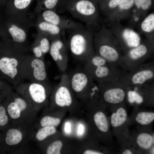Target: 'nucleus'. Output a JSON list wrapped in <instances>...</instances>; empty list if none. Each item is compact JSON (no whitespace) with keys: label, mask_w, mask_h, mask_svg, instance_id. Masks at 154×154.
<instances>
[{"label":"nucleus","mask_w":154,"mask_h":154,"mask_svg":"<svg viewBox=\"0 0 154 154\" xmlns=\"http://www.w3.org/2000/svg\"><path fill=\"white\" fill-rule=\"evenodd\" d=\"M86 114L88 137L112 151L116 150L106 107L99 99L82 107Z\"/></svg>","instance_id":"f257e3e1"},{"label":"nucleus","mask_w":154,"mask_h":154,"mask_svg":"<svg viewBox=\"0 0 154 154\" xmlns=\"http://www.w3.org/2000/svg\"><path fill=\"white\" fill-rule=\"evenodd\" d=\"M34 22L27 13L7 16L0 21V38L10 41L15 46L27 52L29 50L28 33Z\"/></svg>","instance_id":"f03ea898"},{"label":"nucleus","mask_w":154,"mask_h":154,"mask_svg":"<svg viewBox=\"0 0 154 154\" xmlns=\"http://www.w3.org/2000/svg\"><path fill=\"white\" fill-rule=\"evenodd\" d=\"M44 108L50 111L65 110L68 111L72 117L82 114V105L72 89L68 74L65 72L61 76L59 83L54 87L48 104Z\"/></svg>","instance_id":"7ed1b4c3"},{"label":"nucleus","mask_w":154,"mask_h":154,"mask_svg":"<svg viewBox=\"0 0 154 154\" xmlns=\"http://www.w3.org/2000/svg\"><path fill=\"white\" fill-rule=\"evenodd\" d=\"M34 130L33 124L11 123L1 132L0 144L7 152L23 153L32 145L30 137Z\"/></svg>","instance_id":"20e7f679"},{"label":"nucleus","mask_w":154,"mask_h":154,"mask_svg":"<svg viewBox=\"0 0 154 154\" xmlns=\"http://www.w3.org/2000/svg\"><path fill=\"white\" fill-rule=\"evenodd\" d=\"M3 41L0 45V70L14 87L22 82L20 68L26 52L9 40Z\"/></svg>","instance_id":"39448f33"},{"label":"nucleus","mask_w":154,"mask_h":154,"mask_svg":"<svg viewBox=\"0 0 154 154\" xmlns=\"http://www.w3.org/2000/svg\"><path fill=\"white\" fill-rule=\"evenodd\" d=\"M68 74L72 89L82 107L99 99L97 83L83 68Z\"/></svg>","instance_id":"423d86ee"},{"label":"nucleus","mask_w":154,"mask_h":154,"mask_svg":"<svg viewBox=\"0 0 154 154\" xmlns=\"http://www.w3.org/2000/svg\"><path fill=\"white\" fill-rule=\"evenodd\" d=\"M95 51L108 62L122 69L123 54L116 40L109 29L102 26L95 32Z\"/></svg>","instance_id":"0eeeda50"},{"label":"nucleus","mask_w":154,"mask_h":154,"mask_svg":"<svg viewBox=\"0 0 154 154\" xmlns=\"http://www.w3.org/2000/svg\"><path fill=\"white\" fill-rule=\"evenodd\" d=\"M61 8L87 27L98 26L101 21L99 0H62Z\"/></svg>","instance_id":"6e6552de"},{"label":"nucleus","mask_w":154,"mask_h":154,"mask_svg":"<svg viewBox=\"0 0 154 154\" xmlns=\"http://www.w3.org/2000/svg\"><path fill=\"white\" fill-rule=\"evenodd\" d=\"M67 47L73 58L84 62L95 52L94 46V32L84 26L71 31Z\"/></svg>","instance_id":"1a4fd4ad"},{"label":"nucleus","mask_w":154,"mask_h":154,"mask_svg":"<svg viewBox=\"0 0 154 154\" xmlns=\"http://www.w3.org/2000/svg\"><path fill=\"white\" fill-rule=\"evenodd\" d=\"M54 87L50 84L29 82H21L13 88L15 91L26 100L31 108L38 113L48 105Z\"/></svg>","instance_id":"9d476101"},{"label":"nucleus","mask_w":154,"mask_h":154,"mask_svg":"<svg viewBox=\"0 0 154 154\" xmlns=\"http://www.w3.org/2000/svg\"><path fill=\"white\" fill-rule=\"evenodd\" d=\"M2 104L12 123L33 124L37 119V113L22 96L13 90Z\"/></svg>","instance_id":"9b49d317"},{"label":"nucleus","mask_w":154,"mask_h":154,"mask_svg":"<svg viewBox=\"0 0 154 154\" xmlns=\"http://www.w3.org/2000/svg\"><path fill=\"white\" fill-rule=\"evenodd\" d=\"M125 104L118 106L112 109V113L109 117L112 134L117 139L121 148L133 146Z\"/></svg>","instance_id":"f8f14e48"},{"label":"nucleus","mask_w":154,"mask_h":154,"mask_svg":"<svg viewBox=\"0 0 154 154\" xmlns=\"http://www.w3.org/2000/svg\"><path fill=\"white\" fill-rule=\"evenodd\" d=\"M99 100L107 109L111 110L127 103V86L119 82L97 83Z\"/></svg>","instance_id":"ddd939ff"},{"label":"nucleus","mask_w":154,"mask_h":154,"mask_svg":"<svg viewBox=\"0 0 154 154\" xmlns=\"http://www.w3.org/2000/svg\"><path fill=\"white\" fill-rule=\"evenodd\" d=\"M108 28L119 46L123 55L138 45L143 40L138 32L132 28L122 25L120 21L106 19Z\"/></svg>","instance_id":"4468645a"},{"label":"nucleus","mask_w":154,"mask_h":154,"mask_svg":"<svg viewBox=\"0 0 154 154\" xmlns=\"http://www.w3.org/2000/svg\"><path fill=\"white\" fill-rule=\"evenodd\" d=\"M20 76L23 80L50 84L44 60L27 54L20 65Z\"/></svg>","instance_id":"2eb2a0df"},{"label":"nucleus","mask_w":154,"mask_h":154,"mask_svg":"<svg viewBox=\"0 0 154 154\" xmlns=\"http://www.w3.org/2000/svg\"><path fill=\"white\" fill-rule=\"evenodd\" d=\"M154 44L146 39L137 46L128 51L123 55L122 69L125 72H131L146 63L153 55Z\"/></svg>","instance_id":"dca6fc26"},{"label":"nucleus","mask_w":154,"mask_h":154,"mask_svg":"<svg viewBox=\"0 0 154 154\" xmlns=\"http://www.w3.org/2000/svg\"><path fill=\"white\" fill-rule=\"evenodd\" d=\"M154 62H146L131 72L123 71L119 82L126 86H140L154 82Z\"/></svg>","instance_id":"f3484780"},{"label":"nucleus","mask_w":154,"mask_h":154,"mask_svg":"<svg viewBox=\"0 0 154 154\" xmlns=\"http://www.w3.org/2000/svg\"><path fill=\"white\" fill-rule=\"evenodd\" d=\"M127 103L135 107L154 104V82L140 86H126Z\"/></svg>","instance_id":"a211bd4d"},{"label":"nucleus","mask_w":154,"mask_h":154,"mask_svg":"<svg viewBox=\"0 0 154 154\" xmlns=\"http://www.w3.org/2000/svg\"><path fill=\"white\" fill-rule=\"evenodd\" d=\"M62 136L51 141L39 149L41 153L46 154L71 153L78 152L79 141Z\"/></svg>","instance_id":"6ab92c4d"},{"label":"nucleus","mask_w":154,"mask_h":154,"mask_svg":"<svg viewBox=\"0 0 154 154\" xmlns=\"http://www.w3.org/2000/svg\"><path fill=\"white\" fill-rule=\"evenodd\" d=\"M85 70L97 83L108 81L119 82L123 72L121 68L109 62Z\"/></svg>","instance_id":"aec40b11"},{"label":"nucleus","mask_w":154,"mask_h":154,"mask_svg":"<svg viewBox=\"0 0 154 154\" xmlns=\"http://www.w3.org/2000/svg\"><path fill=\"white\" fill-rule=\"evenodd\" d=\"M138 131L131 134L132 145L139 153L154 154V134L149 127H137Z\"/></svg>","instance_id":"412c9836"},{"label":"nucleus","mask_w":154,"mask_h":154,"mask_svg":"<svg viewBox=\"0 0 154 154\" xmlns=\"http://www.w3.org/2000/svg\"><path fill=\"white\" fill-rule=\"evenodd\" d=\"M63 35L51 41L49 52L58 68L62 73L67 70L68 60L67 44Z\"/></svg>","instance_id":"4be33fe9"},{"label":"nucleus","mask_w":154,"mask_h":154,"mask_svg":"<svg viewBox=\"0 0 154 154\" xmlns=\"http://www.w3.org/2000/svg\"><path fill=\"white\" fill-rule=\"evenodd\" d=\"M36 15L42 20L55 25L65 30L71 31L83 26L81 23L60 16L57 12L51 10H43Z\"/></svg>","instance_id":"5701e85b"},{"label":"nucleus","mask_w":154,"mask_h":154,"mask_svg":"<svg viewBox=\"0 0 154 154\" xmlns=\"http://www.w3.org/2000/svg\"><path fill=\"white\" fill-rule=\"evenodd\" d=\"M44 108L42 114L33 123L35 130L45 127H57L60 124L63 118L64 109H58L49 110Z\"/></svg>","instance_id":"b1692460"},{"label":"nucleus","mask_w":154,"mask_h":154,"mask_svg":"<svg viewBox=\"0 0 154 154\" xmlns=\"http://www.w3.org/2000/svg\"><path fill=\"white\" fill-rule=\"evenodd\" d=\"M61 135L56 127H45L37 130L35 129L31 133L30 139L31 141L35 143L39 148Z\"/></svg>","instance_id":"393cba45"},{"label":"nucleus","mask_w":154,"mask_h":154,"mask_svg":"<svg viewBox=\"0 0 154 154\" xmlns=\"http://www.w3.org/2000/svg\"><path fill=\"white\" fill-rule=\"evenodd\" d=\"M84 154H109L114 152L89 137L79 141L78 152Z\"/></svg>","instance_id":"a878e982"},{"label":"nucleus","mask_w":154,"mask_h":154,"mask_svg":"<svg viewBox=\"0 0 154 154\" xmlns=\"http://www.w3.org/2000/svg\"><path fill=\"white\" fill-rule=\"evenodd\" d=\"M50 43L51 41L47 36L37 32L34 42L30 47L29 50L35 57L44 60L45 55L49 52Z\"/></svg>","instance_id":"bb28decb"},{"label":"nucleus","mask_w":154,"mask_h":154,"mask_svg":"<svg viewBox=\"0 0 154 154\" xmlns=\"http://www.w3.org/2000/svg\"><path fill=\"white\" fill-rule=\"evenodd\" d=\"M34 26L37 32H40L46 35L49 38L50 41L62 37L65 33V30L37 17L34 22Z\"/></svg>","instance_id":"cd10ccee"},{"label":"nucleus","mask_w":154,"mask_h":154,"mask_svg":"<svg viewBox=\"0 0 154 154\" xmlns=\"http://www.w3.org/2000/svg\"><path fill=\"white\" fill-rule=\"evenodd\" d=\"M135 107L132 116L130 118H129V125L133 124L136 125L137 127H150L154 121V112L141 110L138 107Z\"/></svg>","instance_id":"c85d7f7f"},{"label":"nucleus","mask_w":154,"mask_h":154,"mask_svg":"<svg viewBox=\"0 0 154 154\" xmlns=\"http://www.w3.org/2000/svg\"><path fill=\"white\" fill-rule=\"evenodd\" d=\"M35 0H9L5 7L7 16L27 13L31 3Z\"/></svg>","instance_id":"c756f323"},{"label":"nucleus","mask_w":154,"mask_h":154,"mask_svg":"<svg viewBox=\"0 0 154 154\" xmlns=\"http://www.w3.org/2000/svg\"><path fill=\"white\" fill-rule=\"evenodd\" d=\"M134 3V0H120L114 12L108 19L120 21L130 17L132 13Z\"/></svg>","instance_id":"7c9ffc66"},{"label":"nucleus","mask_w":154,"mask_h":154,"mask_svg":"<svg viewBox=\"0 0 154 154\" xmlns=\"http://www.w3.org/2000/svg\"><path fill=\"white\" fill-rule=\"evenodd\" d=\"M140 31L146 37V39L154 44V13L153 12L145 15L139 22Z\"/></svg>","instance_id":"2f4dec72"},{"label":"nucleus","mask_w":154,"mask_h":154,"mask_svg":"<svg viewBox=\"0 0 154 154\" xmlns=\"http://www.w3.org/2000/svg\"><path fill=\"white\" fill-rule=\"evenodd\" d=\"M35 0L36 4L33 12L34 14L35 15L45 10H51L57 12L62 1V0Z\"/></svg>","instance_id":"473e14b6"},{"label":"nucleus","mask_w":154,"mask_h":154,"mask_svg":"<svg viewBox=\"0 0 154 154\" xmlns=\"http://www.w3.org/2000/svg\"><path fill=\"white\" fill-rule=\"evenodd\" d=\"M120 0H99L100 11L106 17L110 18L115 11Z\"/></svg>","instance_id":"72a5a7b5"},{"label":"nucleus","mask_w":154,"mask_h":154,"mask_svg":"<svg viewBox=\"0 0 154 154\" xmlns=\"http://www.w3.org/2000/svg\"><path fill=\"white\" fill-rule=\"evenodd\" d=\"M153 0H134L133 8L138 12L144 15L152 7Z\"/></svg>","instance_id":"f704fd0d"},{"label":"nucleus","mask_w":154,"mask_h":154,"mask_svg":"<svg viewBox=\"0 0 154 154\" xmlns=\"http://www.w3.org/2000/svg\"><path fill=\"white\" fill-rule=\"evenodd\" d=\"M11 121L2 103H0V131L4 130L10 123Z\"/></svg>","instance_id":"c9c22d12"},{"label":"nucleus","mask_w":154,"mask_h":154,"mask_svg":"<svg viewBox=\"0 0 154 154\" xmlns=\"http://www.w3.org/2000/svg\"><path fill=\"white\" fill-rule=\"evenodd\" d=\"M13 87L8 84H2L0 80V103L11 92Z\"/></svg>","instance_id":"e433bc0d"},{"label":"nucleus","mask_w":154,"mask_h":154,"mask_svg":"<svg viewBox=\"0 0 154 154\" xmlns=\"http://www.w3.org/2000/svg\"><path fill=\"white\" fill-rule=\"evenodd\" d=\"M120 153L122 154L139 153L136 149L132 146H127L121 148Z\"/></svg>","instance_id":"4c0bfd02"},{"label":"nucleus","mask_w":154,"mask_h":154,"mask_svg":"<svg viewBox=\"0 0 154 154\" xmlns=\"http://www.w3.org/2000/svg\"><path fill=\"white\" fill-rule=\"evenodd\" d=\"M71 125L70 123L69 122H66L65 123L64 128V130L65 133L68 135H71V131H72Z\"/></svg>","instance_id":"58836bf2"},{"label":"nucleus","mask_w":154,"mask_h":154,"mask_svg":"<svg viewBox=\"0 0 154 154\" xmlns=\"http://www.w3.org/2000/svg\"><path fill=\"white\" fill-rule=\"evenodd\" d=\"M9 0H0V8L5 7Z\"/></svg>","instance_id":"ea45409f"},{"label":"nucleus","mask_w":154,"mask_h":154,"mask_svg":"<svg viewBox=\"0 0 154 154\" xmlns=\"http://www.w3.org/2000/svg\"><path fill=\"white\" fill-rule=\"evenodd\" d=\"M6 152V151L4 149L0 144V154L4 153Z\"/></svg>","instance_id":"a19ab883"},{"label":"nucleus","mask_w":154,"mask_h":154,"mask_svg":"<svg viewBox=\"0 0 154 154\" xmlns=\"http://www.w3.org/2000/svg\"><path fill=\"white\" fill-rule=\"evenodd\" d=\"M1 14L0 12V21L1 20Z\"/></svg>","instance_id":"79ce46f5"},{"label":"nucleus","mask_w":154,"mask_h":154,"mask_svg":"<svg viewBox=\"0 0 154 154\" xmlns=\"http://www.w3.org/2000/svg\"><path fill=\"white\" fill-rule=\"evenodd\" d=\"M1 132L0 131V136H1Z\"/></svg>","instance_id":"37998d69"},{"label":"nucleus","mask_w":154,"mask_h":154,"mask_svg":"<svg viewBox=\"0 0 154 154\" xmlns=\"http://www.w3.org/2000/svg\"></svg>","instance_id":"c03bdc74"}]
</instances>
